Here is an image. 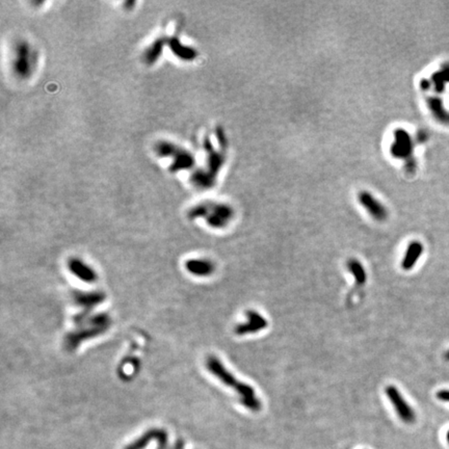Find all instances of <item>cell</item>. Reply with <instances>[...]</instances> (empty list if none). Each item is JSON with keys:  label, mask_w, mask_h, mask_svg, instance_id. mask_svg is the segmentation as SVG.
<instances>
[{"label": "cell", "mask_w": 449, "mask_h": 449, "mask_svg": "<svg viewBox=\"0 0 449 449\" xmlns=\"http://www.w3.org/2000/svg\"><path fill=\"white\" fill-rule=\"evenodd\" d=\"M37 63V55L27 43L17 44L14 49L13 69L21 78L30 76Z\"/></svg>", "instance_id": "cell-4"}, {"label": "cell", "mask_w": 449, "mask_h": 449, "mask_svg": "<svg viewBox=\"0 0 449 449\" xmlns=\"http://www.w3.org/2000/svg\"><path fill=\"white\" fill-rule=\"evenodd\" d=\"M68 269L73 273V276L79 280L93 284L98 280V274L90 265L81 261L78 258H72L68 261Z\"/></svg>", "instance_id": "cell-8"}, {"label": "cell", "mask_w": 449, "mask_h": 449, "mask_svg": "<svg viewBox=\"0 0 449 449\" xmlns=\"http://www.w3.org/2000/svg\"><path fill=\"white\" fill-rule=\"evenodd\" d=\"M432 81L435 83L437 93H443L445 89V82H449V66L432 75Z\"/></svg>", "instance_id": "cell-14"}, {"label": "cell", "mask_w": 449, "mask_h": 449, "mask_svg": "<svg viewBox=\"0 0 449 449\" xmlns=\"http://www.w3.org/2000/svg\"><path fill=\"white\" fill-rule=\"evenodd\" d=\"M446 440H447V442L449 444V430L446 432Z\"/></svg>", "instance_id": "cell-17"}, {"label": "cell", "mask_w": 449, "mask_h": 449, "mask_svg": "<svg viewBox=\"0 0 449 449\" xmlns=\"http://www.w3.org/2000/svg\"><path fill=\"white\" fill-rule=\"evenodd\" d=\"M438 399L442 402L449 403V390H440L437 392Z\"/></svg>", "instance_id": "cell-15"}, {"label": "cell", "mask_w": 449, "mask_h": 449, "mask_svg": "<svg viewBox=\"0 0 449 449\" xmlns=\"http://www.w3.org/2000/svg\"><path fill=\"white\" fill-rule=\"evenodd\" d=\"M205 365L206 368L220 382H222V384L235 389L236 393L239 396L240 404H243L246 409L255 413L261 410L262 404L260 399L257 397L255 389L251 385L247 384V382H239L234 377V374H232L226 367H224V364L221 362L218 357H207Z\"/></svg>", "instance_id": "cell-1"}, {"label": "cell", "mask_w": 449, "mask_h": 449, "mask_svg": "<svg viewBox=\"0 0 449 449\" xmlns=\"http://www.w3.org/2000/svg\"><path fill=\"white\" fill-rule=\"evenodd\" d=\"M427 104L431 113L434 114L435 118L442 124L448 125L449 126V112L445 110V107L443 105L442 99L436 98V97H430L427 100Z\"/></svg>", "instance_id": "cell-13"}, {"label": "cell", "mask_w": 449, "mask_h": 449, "mask_svg": "<svg viewBox=\"0 0 449 449\" xmlns=\"http://www.w3.org/2000/svg\"><path fill=\"white\" fill-rule=\"evenodd\" d=\"M186 270L197 277H209L214 272L215 266L208 259H190L185 262Z\"/></svg>", "instance_id": "cell-9"}, {"label": "cell", "mask_w": 449, "mask_h": 449, "mask_svg": "<svg viewBox=\"0 0 449 449\" xmlns=\"http://www.w3.org/2000/svg\"><path fill=\"white\" fill-rule=\"evenodd\" d=\"M360 202L365 207L370 215L377 221H385L387 219V210L384 206H382L376 199H373L368 194H362L360 196Z\"/></svg>", "instance_id": "cell-11"}, {"label": "cell", "mask_w": 449, "mask_h": 449, "mask_svg": "<svg viewBox=\"0 0 449 449\" xmlns=\"http://www.w3.org/2000/svg\"><path fill=\"white\" fill-rule=\"evenodd\" d=\"M423 253V246L419 241H412V243L407 246L405 253L404 255L403 261H402V269L404 270H411L416 263L418 262L419 258Z\"/></svg>", "instance_id": "cell-10"}, {"label": "cell", "mask_w": 449, "mask_h": 449, "mask_svg": "<svg viewBox=\"0 0 449 449\" xmlns=\"http://www.w3.org/2000/svg\"><path fill=\"white\" fill-rule=\"evenodd\" d=\"M444 357H445V360L449 361V351H447V352L445 353V356H444Z\"/></svg>", "instance_id": "cell-16"}, {"label": "cell", "mask_w": 449, "mask_h": 449, "mask_svg": "<svg viewBox=\"0 0 449 449\" xmlns=\"http://www.w3.org/2000/svg\"><path fill=\"white\" fill-rule=\"evenodd\" d=\"M385 393L389 399V402L392 404L394 410L402 421L404 423H413L416 420V414L410 404L405 401L395 386L389 385L385 389Z\"/></svg>", "instance_id": "cell-5"}, {"label": "cell", "mask_w": 449, "mask_h": 449, "mask_svg": "<svg viewBox=\"0 0 449 449\" xmlns=\"http://www.w3.org/2000/svg\"><path fill=\"white\" fill-rule=\"evenodd\" d=\"M74 322L78 327L77 330L70 332L65 338V347L68 352L75 351L82 341L103 334L110 328L112 320L105 313L91 316L77 314L74 317Z\"/></svg>", "instance_id": "cell-2"}, {"label": "cell", "mask_w": 449, "mask_h": 449, "mask_svg": "<svg viewBox=\"0 0 449 449\" xmlns=\"http://www.w3.org/2000/svg\"><path fill=\"white\" fill-rule=\"evenodd\" d=\"M346 269L352 273L356 286L363 287L366 284V282H367V272H366L363 264L359 260L356 259V258L348 259L346 262Z\"/></svg>", "instance_id": "cell-12"}, {"label": "cell", "mask_w": 449, "mask_h": 449, "mask_svg": "<svg viewBox=\"0 0 449 449\" xmlns=\"http://www.w3.org/2000/svg\"><path fill=\"white\" fill-rule=\"evenodd\" d=\"M72 298L75 304L81 307L83 309L81 313L88 314V312L90 309H93L95 306L101 304L104 301L105 295L103 292H100V291H95V292H81V291L76 290L72 293Z\"/></svg>", "instance_id": "cell-7"}, {"label": "cell", "mask_w": 449, "mask_h": 449, "mask_svg": "<svg viewBox=\"0 0 449 449\" xmlns=\"http://www.w3.org/2000/svg\"><path fill=\"white\" fill-rule=\"evenodd\" d=\"M247 321L243 323H238L234 329L235 334L238 336H245L249 334H256V333L263 331L268 328L269 321L266 320L263 316L255 310H248L246 313Z\"/></svg>", "instance_id": "cell-6"}, {"label": "cell", "mask_w": 449, "mask_h": 449, "mask_svg": "<svg viewBox=\"0 0 449 449\" xmlns=\"http://www.w3.org/2000/svg\"><path fill=\"white\" fill-rule=\"evenodd\" d=\"M200 216L206 218L207 223L213 228H224L232 219V210L230 207L224 205H216L214 207L199 205L190 211L189 218L196 219Z\"/></svg>", "instance_id": "cell-3"}]
</instances>
